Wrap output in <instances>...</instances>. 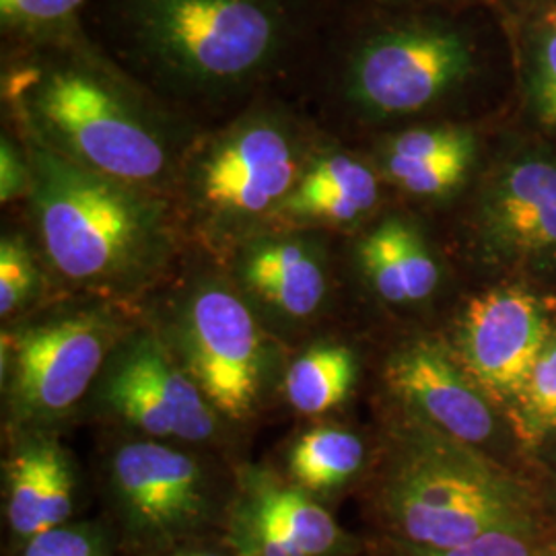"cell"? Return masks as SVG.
Here are the masks:
<instances>
[{
    "instance_id": "obj_22",
    "label": "cell",
    "mask_w": 556,
    "mask_h": 556,
    "mask_svg": "<svg viewBox=\"0 0 556 556\" xmlns=\"http://www.w3.org/2000/svg\"><path fill=\"white\" fill-rule=\"evenodd\" d=\"M358 262L363 273L378 291V295L390 303H404L406 289L402 270L397 264L396 243L392 231V219L383 220L358 245Z\"/></svg>"
},
{
    "instance_id": "obj_13",
    "label": "cell",
    "mask_w": 556,
    "mask_h": 556,
    "mask_svg": "<svg viewBox=\"0 0 556 556\" xmlns=\"http://www.w3.org/2000/svg\"><path fill=\"white\" fill-rule=\"evenodd\" d=\"M386 381L406 406L459 443H480L495 431L486 396L456 355L433 340H415L388 361Z\"/></svg>"
},
{
    "instance_id": "obj_11",
    "label": "cell",
    "mask_w": 556,
    "mask_h": 556,
    "mask_svg": "<svg viewBox=\"0 0 556 556\" xmlns=\"http://www.w3.org/2000/svg\"><path fill=\"white\" fill-rule=\"evenodd\" d=\"M110 480L122 514L140 536H178L204 516L206 478L199 462L160 441L119 445Z\"/></svg>"
},
{
    "instance_id": "obj_7",
    "label": "cell",
    "mask_w": 556,
    "mask_h": 556,
    "mask_svg": "<svg viewBox=\"0 0 556 556\" xmlns=\"http://www.w3.org/2000/svg\"><path fill=\"white\" fill-rule=\"evenodd\" d=\"M470 73L472 52L457 31L417 25L365 41L349 66L346 93L369 116H404L443 98Z\"/></svg>"
},
{
    "instance_id": "obj_9",
    "label": "cell",
    "mask_w": 556,
    "mask_h": 556,
    "mask_svg": "<svg viewBox=\"0 0 556 556\" xmlns=\"http://www.w3.org/2000/svg\"><path fill=\"white\" fill-rule=\"evenodd\" d=\"M551 337L538 298L521 287H498L466 305L456 358L489 402H514Z\"/></svg>"
},
{
    "instance_id": "obj_24",
    "label": "cell",
    "mask_w": 556,
    "mask_h": 556,
    "mask_svg": "<svg viewBox=\"0 0 556 556\" xmlns=\"http://www.w3.org/2000/svg\"><path fill=\"white\" fill-rule=\"evenodd\" d=\"M475 135L468 128H415L388 140L383 153L404 160H433L447 155H475Z\"/></svg>"
},
{
    "instance_id": "obj_17",
    "label": "cell",
    "mask_w": 556,
    "mask_h": 556,
    "mask_svg": "<svg viewBox=\"0 0 556 556\" xmlns=\"http://www.w3.org/2000/svg\"><path fill=\"white\" fill-rule=\"evenodd\" d=\"M378 199V178L365 163L344 153H326L305 167L278 215L303 223L351 225L367 215Z\"/></svg>"
},
{
    "instance_id": "obj_15",
    "label": "cell",
    "mask_w": 556,
    "mask_h": 556,
    "mask_svg": "<svg viewBox=\"0 0 556 556\" xmlns=\"http://www.w3.org/2000/svg\"><path fill=\"white\" fill-rule=\"evenodd\" d=\"M245 289L287 318H309L328 291L318 248L298 238L252 239L239 256Z\"/></svg>"
},
{
    "instance_id": "obj_3",
    "label": "cell",
    "mask_w": 556,
    "mask_h": 556,
    "mask_svg": "<svg viewBox=\"0 0 556 556\" xmlns=\"http://www.w3.org/2000/svg\"><path fill=\"white\" fill-rule=\"evenodd\" d=\"M386 505L415 548L445 551L495 530H521L516 491L450 441L420 439L397 459Z\"/></svg>"
},
{
    "instance_id": "obj_26",
    "label": "cell",
    "mask_w": 556,
    "mask_h": 556,
    "mask_svg": "<svg viewBox=\"0 0 556 556\" xmlns=\"http://www.w3.org/2000/svg\"><path fill=\"white\" fill-rule=\"evenodd\" d=\"M85 0H0V17L4 27L21 31L59 29L71 20Z\"/></svg>"
},
{
    "instance_id": "obj_16",
    "label": "cell",
    "mask_w": 556,
    "mask_h": 556,
    "mask_svg": "<svg viewBox=\"0 0 556 556\" xmlns=\"http://www.w3.org/2000/svg\"><path fill=\"white\" fill-rule=\"evenodd\" d=\"M75 477L54 441H29L7 464V516L17 536L43 534L66 523L73 511Z\"/></svg>"
},
{
    "instance_id": "obj_20",
    "label": "cell",
    "mask_w": 556,
    "mask_h": 556,
    "mask_svg": "<svg viewBox=\"0 0 556 556\" xmlns=\"http://www.w3.org/2000/svg\"><path fill=\"white\" fill-rule=\"evenodd\" d=\"M517 431L530 441H540L556 429V334L548 338L536 365L514 400Z\"/></svg>"
},
{
    "instance_id": "obj_8",
    "label": "cell",
    "mask_w": 556,
    "mask_h": 556,
    "mask_svg": "<svg viewBox=\"0 0 556 556\" xmlns=\"http://www.w3.org/2000/svg\"><path fill=\"white\" fill-rule=\"evenodd\" d=\"M184 369L215 413L252 417L264 388V342L241 299L220 285H204L179 314Z\"/></svg>"
},
{
    "instance_id": "obj_30",
    "label": "cell",
    "mask_w": 556,
    "mask_h": 556,
    "mask_svg": "<svg viewBox=\"0 0 556 556\" xmlns=\"http://www.w3.org/2000/svg\"><path fill=\"white\" fill-rule=\"evenodd\" d=\"M31 169L29 161L21 157L13 140L2 137L0 142V200L11 202L29 194Z\"/></svg>"
},
{
    "instance_id": "obj_28",
    "label": "cell",
    "mask_w": 556,
    "mask_h": 556,
    "mask_svg": "<svg viewBox=\"0 0 556 556\" xmlns=\"http://www.w3.org/2000/svg\"><path fill=\"white\" fill-rule=\"evenodd\" d=\"M410 556H546L536 546L521 536V530H495L477 538L468 544L445 551L413 548Z\"/></svg>"
},
{
    "instance_id": "obj_14",
    "label": "cell",
    "mask_w": 556,
    "mask_h": 556,
    "mask_svg": "<svg viewBox=\"0 0 556 556\" xmlns=\"http://www.w3.org/2000/svg\"><path fill=\"white\" fill-rule=\"evenodd\" d=\"M480 233L498 258H556L555 161L521 157L505 165L482 194Z\"/></svg>"
},
{
    "instance_id": "obj_29",
    "label": "cell",
    "mask_w": 556,
    "mask_h": 556,
    "mask_svg": "<svg viewBox=\"0 0 556 556\" xmlns=\"http://www.w3.org/2000/svg\"><path fill=\"white\" fill-rule=\"evenodd\" d=\"M534 105L538 118L556 128V27L542 38L534 77Z\"/></svg>"
},
{
    "instance_id": "obj_1",
    "label": "cell",
    "mask_w": 556,
    "mask_h": 556,
    "mask_svg": "<svg viewBox=\"0 0 556 556\" xmlns=\"http://www.w3.org/2000/svg\"><path fill=\"white\" fill-rule=\"evenodd\" d=\"M29 199L46 256L71 282L124 291L167 252L163 206L144 188L66 160L27 132Z\"/></svg>"
},
{
    "instance_id": "obj_19",
    "label": "cell",
    "mask_w": 556,
    "mask_h": 556,
    "mask_svg": "<svg viewBox=\"0 0 556 556\" xmlns=\"http://www.w3.org/2000/svg\"><path fill=\"white\" fill-rule=\"evenodd\" d=\"M365 459L363 441L342 427H316L293 443L289 470L305 491H330L357 475Z\"/></svg>"
},
{
    "instance_id": "obj_12",
    "label": "cell",
    "mask_w": 556,
    "mask_h": 556,
    "mask_svg": "<svg viewBox=\"0 0 556 556\" xmlns=\"http://www.w3.org/2000/svg\"><path fill=\"white\" fill-rule=\"evenodd\" d=\"M236 556H338L342 532L309 491L252 475L231 511Z\"/></svg>"
},
{
    "instance_id": "obj_21",
    "label": "cell",
    "mask_w": 556,
    "mask_h": 556,
    "mask_svg": "<svg viewBox=\"0 0 556 556\" xmlns=\"http://www.w3.org/2000/svg\"><path fill=\"white\" fill-rule=\"evenodd\" d=\"M475 155H447L433 160H404L383 153V169L392 181L417 197H441L466 178Z\"/></svg>"
},
{
    "instance_id": "obj_4",
    "label": "cell",
    "mask_w": 556,
    "mask_h": 556,
    "mask_svg": "<svg viewBox=\"0 0 556 556\" xmlns=\"http://www.w3.org/2000/svg\"><path fill=\"white\" fill-rule=\"evenodd\" d=\"M135 21L153 59L202 87L254 77L277 54L282 36L268 0H139Z\"/></svg>"
},
{
    "instance_id": "obj_18",
    "label": "cell",
    "mask_w": 556,
    "mask_h": 556,
    "mask_svg": "<svg viewBox=\"0 0 556 556\" xmlns=\"http://www.w3.org/2000/svg\"><path fill=\"white\" fill-rule=\"evenodd\" d=\"M357 378V361L342 344H318L285 376V396L301 415H324L344 402Z\"/></svg>"
},
{
    "instance_id": "obj_10",
    "label": "cell",
    "mask_w": 556,
    "mask_h": 556,
    "mask_svg": "<svg viewBox=\"0 0 556 556\" xmlns=\"http://www.w3.org/2000/svg\"><path fill=\"white\" fill-rule=\"evenodd\" d=\"M101 397L153 438L204 441L215 433V408L153 337L132 338L119 349L103 376Z\"/></svg>"
},
{
    "instance_id": "obj_2",
    "label": "cell",
    "mask_w": 556,
    "mask_h": 556,
    "mask_svg": "<svg viewBox=\"0 0 556 556\" xmlns=\"http://www.w3.org/2000/svg\"><path fill=\"white\" fill-rule=\"evenodd\" d=\"M23 126L66 160L132 186H153L169 169L160 128L116 85L64 64L23 71L11 83Z\"/></svg>"
},
{
    "instance_id": "obj_6",
    "label": "cell",
    "mask_w": 556,
    "mask_h": 556,
    "mask_svg": "<svg viewBox=\"0 0 556 556\" xmlns=\"http://www.w3.org/2000/svg\"><path fill=\"white\" fill-rule=\"evenodd\" d=\"M118 328L103 312H73L2 334L13 415L46 422L64 417L100 376Z\"/></svg>"
},
{
    "instance_id": "obj_27",
    "label": "cell",
    "mask_w": 556,
    "mask_h": 556,
    "mask_svg": "<svg viewBox=\"0 0 556 556\" xmlns=\"http://www.w3.org/2000/svg\"><path fill=\"white\" fill-rule=\"evenodd\" d=\"M100 538L89 526H60L29 538L23 556H100Z\"/></svg>"
},
{
    "instance_id": "obj_23",
    "label": "cell",
    "mask_w": 556,
    "mask_h": 556,
    "mask_svg": "<svg viewBox=\"0 0 556 556\" xmlns=\"http://www.w3.org/2000/svg\"><path fill=\"white\" fill-rule=\"evenodd\" d=\"M392 231L406 298L408 301H422L438 287V262L415 227L404 220L392 219Z\"/></svg>"
},
{
    "instance_id": "obj_31",
    "label": "cell",
    "mask_w": 556,
    "mask_h": 556,
    "mask_svg": "<svg viewBox=\"0 0 556 556\" xmlns=\"http://www.w3.org/2000/svg\"><path fill=\"white\" fill-rule=\"evenodd\" d=\"M172 556H220V555H215V553H179V555H172Z\"/></svg>"
},
{
    "instance_id": "obj_25",
    "label": "cell",
    "mask_w": 556,
    "mask_h": 556,
    "mask_svg": "<svg viewBox=\"0 0 556 556\" xmlns=\"http://www.w3.org/2000/svg\"><path fill=\"white\" fill-rule=\"evenodd\" d=\"M38 289V268L29 248L17 236L0 243V314L7 318L23 307Z\"/></svg>"
},
{
    "instance_id": "obj_5",
    "label": "cell",
    "mask_w": 556,
    "mask_h": 556,
    "mask_svg": "<svg viewBox=\"0 0 556 556\" xmlns=\"http://www.w3.org/2000/svg\"><path fill=\"white\" fill-rule=\"evenodd\" d=\"M301 174V149L289 122L258 112L202 147L190 167L188 194L206 225L239 231L278 215Z\"/></svg>"
}]
</instances>
